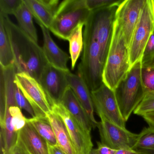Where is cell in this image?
Listing matches in <instances>:
<instances>
[{"instance_id":"obj_9","label":"cell","mask_w":154,"mask_h":154,"mask_svg":"<svg viewBox=\"0 0 154 154\" xmlns=\"http://www.w3.org/2000/svg\"><path fill=\"white\" fill-rule=\"evenodd\" d=\"M100 122L97 128L101 142L112 149H131L137 139L138 134L132 133L126 128L120 127L107 119L103 115H99Z\"/></svg>"},{"instance_id":"obj_31","label":"cell","mask_w":154,"mask_h":154,"mask_svg":"<svg viewBox=\"0 0 154 154\" xmlns=\"http://www.w3.org/2000/svg\"><path fill=\"white\" fill-rule=\"evenodd\" d=\"M122 0H85L86 6L91 11L119 3Z\"/></svg>"},{"instance_id":"obj_16","label":"cell","mask_w":154,"mask_h":154,"mask_svg":"<svg viewBox=\"0 0 154 154\" xmlns=\"http://www.w3.org/2000/svg\"><path fill=\"white\" fill-rule=\"evenodd\" d=\"M40 26L43 36L42 49L48 63L57 69L65 72L69 71L67 64L71 57L55 43L49 29L43 26Z\"/></svg>"},{"instance_id":"obj_19","label":"cell","mask_w":154,"mask_h":154,"mask_svg":"<svg viewBox=\"0 0 154 154\" xmlns=\"http://www.w3.org/2000/svg\"><path fill=\"white\" fill-rule=\"evenodd\" d=\"M47 117L54 129L57 146L66 154H78L63 119L53 110Z\"/></svg>"},{"instance_id":"obj_20","label":"cell","mask_w":154,"mask_h":154,"mask_svg":"<svg viewBox=\"0 0 154 154\" xmlns=\"http://www.w3.org/2000/svg\"><path fill=\"white\" fill-rule=\"evenodd\" d=\"M15 17L17 20L19 27L21 30L38 43L37 33L33 22V16L23 1L15 14Z\"/></svg>"},{"instance_id":"obj_32","label":"cell","mask_w":154,"mask_h":154,"mask_svg":"<svg viewBox=\"0 0 154 154\" xmlns=\"http://www.w3.org/2000/svg\"><path fill=\"white\" fill-rule=\"evenodd\" d=\"M97 148L96 151L98 154H114L115 149H112L108 146L102 144L101 142H97Z\"/></svg>"},{"instance_id":"obj_12","label":"cell","mask_w":154,"mask_h":154,"mask_svg":"<svg viewBox=\"0 0 154 154\" xmlns=\"http://www.w3.org/2000/svg\"><path fill=\"white\" fill-rule=\"evenodd\" d=\"M66 72L48 63L40 75L38 82L47 94L52 106L61 103L66 91L69 87Z\"/></svg>"},{"instance_id":"obj_8","label":"cell","mask_w":154,"mask_h":154,"mask_svg":"<svg viewBox=\"0 0 154 154\" xmlns=\"http://www.w3.org/2000/svg\"><path fill=\"white\" fill-rule=\"evenodd\" d=\"M15 83L32 106L35 117H46L53 106L40 83L26 73H17Z\"/></svg>"},{"instance_id":"obj_10","label":"cell","mask_w":154,"mask_h":154,"mask_svg":"<svg viewBox=\"0 0 154 154\" xmlns=\"http://www.w3.org/2000/svg\"><path fill=\"white\" fill-rule=\"evenodd\" d=\"M94 110L98 116L103 115L114 124L126 128L116 100L114 91L103 84L97 90L91 92Z\"/></svg>"},{"instance_id":"obj_30","label":"cell","mask_w":154,"mask_h":154,"mask_svg":"<svg viewBox=\"0 0 154 154\" xmlns=\"http://www.w3.org/2000/svg\"><path fill=\"white\" fill-rule=\"evenodd\" d=\"M15 95L16 102L18 107L21 110L24 109L28 112L32 116V118L35 117V114L32 106L23 95L16 83L15 86Z\"/></svg>"},{"instance_id":"obj_15","label":"cell","mask_w":154,"mask_h":154,"mask_svg":"<svg viewBox=\"0 0 154 154\" xmlns=\"http://www.w3.org/2000/svg\"><path fill=\"white\" fill-rule=\"evenodd\" d=\"M37 23L49 29L59 6V0H23Z\"/></svg>"},{"instance_id":"obj_36","label":"cell","mask_w":154,"mask_h":154,"mask_svg":"<svg viewBox=\"0 0 154 154\" xmlns=\"http://www.w3.org/2000/svg\"><path fill=\"white\" fill-rule=\"evenodd\" d=\"M114 154H139L131 149H123L115 150Z\"/></svg>"},{"instance_id":"obj_1","label":"cell","mask_w":154,"mask_h":154,"mask_svg":"<svg viewBox=\"0 0 154 154\" xmlns=\"http://www.w3.org/2000/svg\"><path fill=\"white\" fill-rule=\"evenodd\" d=\"M11 44L17 73L25 72L38 81L48 64L42 48L14 24L8 16L0 14Z\"/></svg>"},{"instance_id":"obj_33","label":"cell","mask_w":154,"mask_h":154,"mask_svg":"<svg viewBox=\"0 0 154 154\" xmlns=\"http://www.w3.org/2000/svg\"><path fill=\"white\" fill-rule=\"evenodd\" d=\"M8 154H29L19 140L15 147Z\"/></svg>"},{"instance_id":"obj_38","label":"cell","mask_w":154,"mask_h":154,"mask_svg":"<svg viewBox=\"0 0 154 154\" xmlns=\"http://www.w3.org/2000/svg\"><path fill=\"white\" fill-rule=\"evenodd\" d=\"M151 64H153L154 65V61H153V62H152V63H151Z\"/></svg>"},{"instance_id":"obj_29","label":"cell","mask_w":154,"mask_h":154,"mask_svg":"<svg viewBox=\"0 0 154 154\" xmlns=\"http://www.w3.org/2000/svg\"><path fill=\"white\" fill-rule=\"evenodd\" d=\"M154 60V31L149 39L141 58L142 66L149 65Z\"/></svg>"},{"instance_id":"obj_25","label":"cell","mask_w":154,"mask_h":154,"mask_svg":"<svg viewBox=\"0 0 154 154\" xmlns=\"http://www.w3.org/2000/svg\"><path fill=\"white\" fill-rule=\"evenodd\" d=\"M0 107H6L8 108L11 117V125L14 131L19 133L26 124L27 118L23 115L21 109L17 104L8 105L6 104H0Z\"/></svg>"},{"instance_id":"obj_26","label":"cell","mask_w":154,"mask_h":154,"mask_svg":"<svg viewBox=\"0 0 154 154\" xmlns=\"http://www.w3.org/2000/svg\"><path fill=\"white\" fill-rule=\"evenodd\" d=\"M141 79L146 93L154 94V65L142 66Z\"/></svg>"},{"instance_id":"obj_23","label":"cell","mask_w":154,"mask_h":154,"mask_svg":"<svg viewBox=\"0 0 154 154\" xmlns=\"http://www.w3.org/2000/svg\"><path fill=\"white\" fill-rule=\"evenodd\" d=\"M84 23L79 24L72 32L68 41L71 55L72 69L73 70L82 51L83 50L84 38L83 28Z\"/></svg>"},{"instance_id":"obj_7","label":"cell","mask_w":154,"mask_h":154,"mask_svg":"<svg viewBox=\"0 0 154 154\" xmlns=\"http://www.w3.org/2000/svg\"><path fill=\"white\" fill-rule=\"evenodd\" d=\"M154 31V0H146L129 47L131 68L141 61L145 46Z\"/></svg>"},{"instance_id":"obj_24","label":"cell","mask_w":154,"mask_h":154,"mask_svg":"<svg viewBox=\"0 0 154 154\" xmlns=\"http://www.w3.org/2000/svg\"><path fill=\"white\" fill-rule=\"evenodd\" d=\"M132 149L139 154H154V127L142 129Z\"/></svg>"},{"instance_id":"obj_11","label":"cell","mask_w":154,"mask_h":154,"mask_svg":"<svg viewBox=\"0 0 154 154\" xmlns=\"http://www.w3.org/2000/svg\"><path fill=\"white\" fill-rule=\"evenodd\" d=\"M53 110L63 120L77 154H90L93 149L91 133L85 131L61 103L53 105Z\"/></svg>"},{"instance_id":"obj_3","label":"cell","mask_w":154,"mask_h":154,"mask_svg":"<svg viewBox=\"0 0 154 154\" xmlns=\"http://www.w3.org/2000/svg\"><path fill=\"white\" fill-rule=\"evenodd\" d=\"M141 69L140 61L131 67L114 91L121 113L126 122L146 94L141 79Z\"/></svg>"},{"instance_id":"obj_27","label":"cell","mask_w":154,"mask_h":154,"mask_svg":"<svg viewBox=\"0 0 154 154\" xmlns=\"http://www.w3.org/2000/svg\"><path fill=\"white\" fill-rule=\"evenodd\" d=\"M152 112H154V94L147 93L145 94L143 100L133 112L142 117Z\"/></svg>"},{"instance_id":"obj_14","label":"cell","mask_w":154,"mask_h":154,"mask_svg":"<svg viewBox=\"0 0 154 154\" xmlns=\"http://www.w3.org/2000/svg\"><path fill=\"white\" fill-rule=\"evenodd\" d=\"M66 77L69 87L85 110L91 122L93 128H97L99 122L94 118V109L91 92L87 85L81 76L72 73L70 71L66 72Z\"/></svg>"},{"instance_id":"obj_6","label":"cell","mask_w":154,"mask_h":154,"mask_svg":"<svg viewBox=\"0 0 154 154\" xmlns=\"http://www.w3.org/2000/svg\"><path fill=\"white\" fill-rule=\"evenodd\" d=\"M84 48L81 62L78 65V75L85 82L91 92L103 84V62L100 47L95 40L83 33Z\"/></svg>"},{"instance_id":"obj_21","label":"cell","mask_w":154,"mask_h":154,"mask_svg":"<svg viewBox=\"0 0 154 154\" xmlns=\"http://www.w3.org/2000/svg\"><path fill=\"white\" fill-rule=\"evenodd\" d=\"M14 64L11 44L3 20L0 18V66L6 68Z\"/></svg>"},{"instance_id":"obj_35","label":"cell","mask_w":154,"mask_h":154,"mask_svg":"<svg viewBox=\"0 0 154 154\" xmlns=\"http://www.w3.org/2000/svg\"><path fill=\"white\" fill-rule=\"evenodd\" d=\"M49 154H66L58 146H50L48 145Z\"/></svg>"},{"instance_id":"obj_28","label":"cell","mask_w":154,"mask_h":154,"mask_svg":"<svg viewBox=\"0 0 154 154\" xmlns=\"http://www.w3.org/2000/svg\"><path fill=\"white\" fill-rule=\"evenodd\" d=\"M23 0H0V14L15 16Z\"/></svg>"},{"instance_id":"obj_18","label":"cell","mask_w":154,"mask_h":154,"mask_svg":"<svg viewBox=\"0 0 154 154\" xmlns=\"http://www.w3.org/2000/svg\"><path fill=\"white\" fill-rule=\"evenodd\" d=\"M60 103L70 112L85 131L91 133L92 129L93 128L91 122L69 86L66 91Z\"/></svg>"},{"instance_id":"obj_37","label":"cell","mask_w":154,"mask_h":154,"mask_svg":"<svg viewBox=\"0 0 154 154\" xmlns=\"http://www.w3.org/2000/svg\"><path fill=\"white\" fill-rule=\"evenodd\" d=\"M98 154L97 153V151H96V149H93L91 152H90V154Z\"/></svg>"},{"instance_id":"obj_17","label":"cell","mask_w":154,"mask_h":154,"mask_svg":"<svg viewBox=\"0 0 154 154\" xmlns=\"http://www.w3.org/2000/svg\"><path fill=\"white\" fill-rule=\"evenodd\" d=\"M18 139L29 154H49L48 144L38 133L32 124L27 121L20 131Z\"/></svg>"},{"instance_id":"obj_2","label":"cell","mask_w":154,"mask_h":154,"mask_svg":"<svg viewBox=\"0 0 154 154\" xmlns=\"http://www.w3.org/2000/svg\"><path fill=\"white\" fill-rule=\"evenodd\" d=\"M131 69L129 48L121 27L115 20L113 33L103 72V82L114 91Z\"/></svg>"},{"instance_id":"obj_13","label":"cell","mask_w":154,"mask_h":154,"mask_svg":"<svg viewBox=\"0 0 154 154\" xmlns=\"http://www.w3.org/2000/svg\"><path fill=\"white\" fill-rule=\"evenodd\" d=\"M146 0H122L116 13V20L121 27L128 48Z\"/></svg>"},{"instance_id":"obj_5","label":"cell","mask_w":154,"mask_h":154,"mask_svg":"<svg viewBox=\"0 0 154 154\" xmlns=\"http://www.w3.org/2000/svg\"><path fill=\"white\" fill-rule=\"evenodd\" d=\"M122 1L117 4L91 11L85 24L84 32L99 44L104 65L111 42L116 11Z\"/></svg>"},{"instance_id":"obj_34","label":"cell","mask_w":154,"mask_h":154,"mask_svg":"<svg viewBox=\"0 0 154 154\" xmlns=\"http://www.w3.org/2000/svg\"><path fill=\"white\" fill-rule=\"evenodd\" d=\"M142 117L149 126L154 127V112L145 114Z\"/></svg>"},{"instance_id":"obj_4","label":"cell","mask_w":154,"mask_h":154,"mask_svg":"<svg viewBox=\"0 0 154 154\" xmlns=\"http://www.w3.org/2000/svg\"><path fill=\"white\" fill-rule=\"evenodd\" d=\"M91 12L85 0L63 1L59 4L49 30L59 38L68 41L79 24H85Z\"/></svg>"},{"instance_id":"obj_22","label":"cell","mask_w":154,"mask_h":154,"mask_svg":"<svg viewBox=\"0 0 154 154\" xmlns=\"http://www.w3.org/2000/svg\"><path fill=\"white\" fill-rule=\"evenodd\" d=\"M38 133L50 146H57V141L54 129L47 117H33L28 119Z\"/></svg>"}]
</instances>
